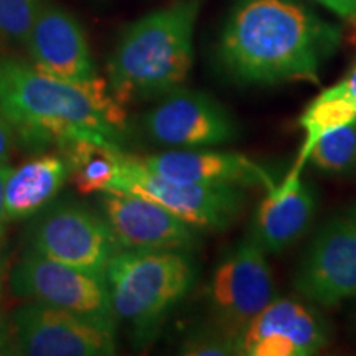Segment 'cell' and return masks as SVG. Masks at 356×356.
<instances>
[{"instance_id": "7", "label": "cell", "mask_w": 356, "mask_h": 356, "mask_svg": "<svg viewBox=\"0 0 356 356\" xmlns=\"http://www.w3.org/2000/svg\"><path fill=\"white\" fill-rule=\"evenodd\" d=\"M113 191L152 200L200 231H225L241 215L246 197L241 186L180 181L147 170L134 155L124 162Z\"/></svg>"}, {"instance_id": "20", "label": "cell", "mask_w": 356, "mask_h": 356, "mask_svg": "<svg viewBox=\"0 0 356 356\" xmlns=\"http://www.w3.org/2000/svg\"><path fill=\"white\" fill-rule=\"evenodd\" d=\"M307 163L333 175L356 170V119L320 136L307 155Z\"/></svg>"}, {"instance_id": "15", "label": "cell", "mask_w": 356, "mask_h": 356, "mask_svg": "<svg viewBox=\"0 0 356 356\" xmlns=\"http://www.w3.org/2000/svg\"><path fill=\"white\" fill-rule=\"evenodd\" d=\"M317 207V190L302 178V170L291 168L282 181L266 190L249 234L267 254H280L307 233Z\"/></svg>"}, {"instance_id": "11", "label": "cell", "mask_w": 356, "mask_h": 356, "mask_svg": "<svg viewBox=\"0 0 356 356\" xmlns=\"http://www.w3.org/2000/svg\"><path fill=\"white\" fill-rule=\"evenodd\" d=\"M10 353L25 356H111L115 335L83 317L37 300L10 315Z\"/></svg>"}, {"instance_id": "1", "label": "cell", "mask_w": 356, "mask_h": 356, "mask_svg": "<svg viewBox=\"0 0 356 356\" xmlns=\"http://www.w3.org/2000/svg\"><path fill=\"white\" fill-rule=\"evenodd\" d=\"M340 38L335 25L297 0H238L221 32L218 60L239 84H317Z\"/></svg>"}, {"instance_id": "22", "label": "cell", "mask_w": 356, "mask_h": 356, "mask_svg": "<svg viewBox=\"0 0 356 356\" xmlns=\"http://www.w3.org/2000/svg\"><path fill=\"white\" fill-rule=\"evenodd\" d=\"M180 353L186 356H231L238 355V343L215 323L195 328L185 337Z\"/></svg>"}, {"instance_id": "6", "label": "cell", "mask_w": 356, "mask_h": 356, "mask_svg": "<svg viewBox=\"0 0 356 356\" xmlns=\"http://www.w3.org/2000/svg\"><path fill=\"white\" fill-rule=\"evenodd\" d=\"M26 249L104 275L113 257L122 251L99 210L73 200L53 202L35 215L26 229Z\"/></svg>"}, {"instance_id": "25", "label": "cell", "mask_w": 356, "mask_h": 356, "mask_svg": "<svg viewBox=\"0 0 356 356\" xmlns=\"http://www.w3.org/2000/svg\"><path fill=\"white\" fill-rule=\"evenodd\" d=\"M12 167L8 163H0V239L3 238L7 229V216H6V184L10 175Z\"/></svg>"}, {"instance_id": "27", "label": "cell", "mask_w": 356, "mask_h": 356, "mask_svg": "<svg viewBox=\"0 0 356 356\" xmlns=\"http://www.w3.org/2000/svg\"><path fill=\"white\" fill-rule=\"evenodd\" d=\"M3 262H6V259H3V256H2V244H0V266H2Z\"/></svg>"}, {"instance_id": "17", "label": "cell", "mask_w": 356, "mask_h": 356, "mask_svg": "<svg viewBox=\"0 0 356 356\" xmlns=\"http://www.w3.org/2000/svg\"><path fill=\"white\" fill-rule=\"evenodd\" d=\"M65 160L56 154H42L19 168H12L6 184V216L10 221L33 218L55 202L68 181Z\"/></svg>"}, {"instance_id": "3", "label": "cell", "mask_w": 356, "mask_h": 356, "mask_svg": "<svg viewBox=\"0 0 356 356\" xmlns=\"http://www.w3.org/2000/svg\"><path fill=\"white\" fill-rule=\"evenodd\" d=\"M200 7V0H178L127 26L108 65L109 89L122 106L157 101L184 86Z\"/></svg>"}, {"instance_id": "8", "label": "cell", "mask_w": 356, "mask_h": 356, "mask_svg": "<svg viewBox=\"0 0 356 356\" xmlns=\"http://www.w3.org/2000/svg\"><path fill=\"white\" fill-rule=\"evenodd\" d=\"M267 252L251 234L236 243L221 257L207 289L208 307L216 327L238 337L275 297L273 269Z\"/></svg>"}, {"instance_id": "9", "label": "cell", "mask_w": 356, "mask_h": 356, "mask_svg": "<svg viewBox=\"0 0 356 356\" xmlns=\"http://www.w3.org/2000/svg\"><path fill=\"white\" fill-rule=\"evenodd\" d=\"M293 287L318 307L356 297V204L320 226L300 257Z\"/></svg>"}, {"instance_id": "13", "label": "cell", "mask_w": 356, "mask_h": 356, "mask_svg": "<svg viewBox=\"0 0 356 356\" xmlns=\"http://www.w3.org/2000/svg\"><path fill=\"white\" fill-rule=\"evenodd\" d=\"M97 210L122 249L191 252L202 244V231L152 202L124 191L97 197Z\"/></svg>"}, {"instance_id": "16", "label": "cell", "mask_w": 356, "mask_h": 356, "mask_svg": "<svg viewBox=\"0 0 356 356\" xmlns=\"http://www.w3.org/2000/svg\"><path fill=\"white\" fill-rule=\"evenodd\" d=\"M147 170L180 181L203 185L262 186L270 190L277 184L261 163L236 152L203 149H172L162 154L137 157Z\"/></svg>"}, {"instance_id": "14", "label": "cell", "mask_w": 356, "mask_h": 356, "mask_svg": "<svg viewBox=\"0 0 356 356\" xmlns=\"http://www.w3.org/2000/svg\"><path fill=\"white\" fill-rule=\"evenodd\" d=\"M25 47L32 65L43 73L70 83L99 78L83 26L65 8L44 3Z\"/></svg>"}, {"instance_id": "5", "label": "cell", "mask_w": 356, "mask_h": 356, "mask_svg": "<svg viewBox=\"0 0 356 356\" xmlns=\"http://www.w3.org/2000/svg\"><path fill=\"white\" fill-rule=\"evenodd\" d=\"M8 286L13 296L20 299L58 307L102 330L118 333L119 322L104 274L63 264L25 249L10 270Z\"/></svg>"}, {"instance_id": "24", "label": "cell", "mask_w": 356, "mask_h": 356, "mask_svg": "<svg viewBox=\"0 0 356 356\" xmlns=\"http://www.w3.org/2000/svg\"><path fill=\"white\" fill-rule=\"evenodd\" d=\"M15 142L17 139L12 126L0 115V163H8Z\"/></svg>"}, {"instance_id": "21", "label": "cell", "mask_w": 356, "mask_h": 356, "mask_svg": "<svg viewBox=\"0 0 356 356\" xmlns=\"http://www.w3.org/2000/svg\"><path fill=\"white\" fill-rule=\"evenodd\" d=\"M43 6V0H0V40L25 44Z\"/></svg>"}, {"instance_id": "2", "label": "cell", "mask_w": 356, "mask_h": 356, "mask_svg": "<svg viewBox=\"0 0 356 356\" xmlns=\"http://www.w3.org/2000/svg\"><path fill=\"white\" fill-rule=\"evenodd\" d=\"M0 115L17 142L38 150L76 139L121 149L127 127L108 79L70 83L19 58L0 60Z\"/></svg>"}, {"instance_id": "4", "label": "cell", "mask_w": 356, "mask_h": 356, "mask_svg": "<svg viewBox=\"0 0 356 356\" xmlns=\"http://www.w3.org/2000/svg\"><path fill=\"white\" fill-rule=\"evenodd\" d=\"M195 280L197 264L186 251L122 249L106 269L115 317L127 325L137 346L157 337L172 310L193 289Z\"/></svg>"}, {"instance_id": "26", "label": "cell", "mask_w": 356, "mask_h": 356, "mask_svg": "<svg viewBox=\"0 0 356 356\" xmlns=\"http://www.w3.org/2000/svg\"><path fill=\"white\" fill-rule=\"evenodd\" d=\"M343 19H356V0H317Z\"/></svg>"}, {"instance_id": "23", "label": "cell", "mask_w": 356, "mask_h": 356, "mask_svg": "<svg viewBox=\"0 0 356 356\" xmlns=\"http://www.w3.org/2000/svg\"><path fill=\"white\" fill-rule=\"evenodd\" d=\"M7 262L0 266V355L10 353V320H7L3 312V282H6Z\"/></svg>"}, {"instance_id": "18", "label": "cell", "mask_w": 356, "mask_h": 356, "mask_svg": "<svg viewBox=\"0 0 356 356\" xmlns=\"http://www.w3.org/2000/svg\"><path fill=\"white\" fill-rule=\"evenodd\" d=\"M356 119V68L350 71L343 79L323 89L314 101L307 106L299 119V127L304 131V142L299 157L292 168L304 170L307 155L312 145L330 129L345 126Z\"/></svg>"}, {"instance_id": "10", "label": "cell", "mask_w": 356, "mask_h": 356, "mask_svg": "<svg viewBox=\"0 0 356 356\" xmlns=\"http://www.w3.org/2000/svg\"><path fill=\"white\" fill-rule=\"evenodd\" d=\"M140 126L150 142L170 149L225 145L239 137L238 122L220 101L184 86L157 99Z\"/></svg>"}, {"instance_id": "12", "label": "cell", "mask_w": 356, "mask_h": 356, "mask_svg": "<svg viewBox=\"0 0 356 356\" xmlns=\"http://www.w3.org/2000/svg\"><path fill=\"white\" fill-rule=\"evenodd\" d=\"M330 335L317 305L275 297L238 337V355L314 356L330 343Z\"/></svg>"}, {"instance_id": "19", "label": "cell", "mask_w": 356, "mask_h": 356, "mask_svg": "<svg viewBox=\"0 0 356 356\" xmlns=\"http://www.w3.org/2000/svg\"><path fill=\"white\" fill-rule=\"evenodd\" d=\"M58 152L68 167L70 180L83 195L113 191L126 155L118 147L88 139L66 142L58 147Z\"/></svg>"}]
</instances>
